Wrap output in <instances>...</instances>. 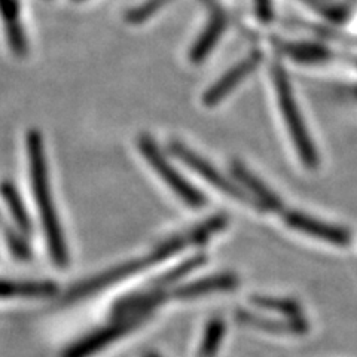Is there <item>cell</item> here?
<instances>
[{"label": "cell", "instance_id": "cell-3", "mask_svg": "<svg viewBox=\"0 0 357 357\" xmlns=\"http://www.w3.org/2000/svg\"><path fill=\"white\" fill-rule=\"evenodd\" d=\"M139 151L149 162L152 169L161 176L162 181L169 185L173 191L181 197L189 207L199 208L206 206V197L201 194L195 186H192L185 177L173 169V165L167 161L162 152L156 146L149 136H140L137 142Z\"/></svg>", "mask_w": 357, "mask_h": 357}, {"label": "cell", "instance_id": "cell-4", "mask_svg": "<svg viewBox=\"0 0 357 357\" xmlns=\"http://www.w3.org/2000/svg\"><path fill=\"white\" fill-rule=\"evenodd\" d=\"M162 262L160 259V256L156 255L155 252H152L151 255L144 256V258L140 259H134V261H128L126 264L116 265L114 268H110L107 271L100 273L94 277H89L86 280L81 282L79 284H76L69 294L66 296L67 303H73V301L77 299H84L89 295L97 294L100 290H103L106 287L114 286L118 282L126 280V278L140 273L142 270H146V268Z\"/></svg>", "mask_w": 357, "mask_h": 357}, {"label": "cell", "instance_id": "cell-2", "mask_svg": "<svg viewBox=\"0 0 357 357\" xmlns=\"http://www.w3.org/2000/svg\"><path fill=\"white\" fill-rule=\"evenodd\" d=\"M273 82L275 86L278 106H280L282 115L284 118L286 126L289 128L290 139H292L296 152L301 161L304 162L307 169H316L319 165V155L314 143L310 137L308 130L304 124V118L294 97L292 86H290L289 77L280 64L273 66Z\"/></svg>", "mask_w": 357, "mask_h": 357}, {"label": "cell", "instance_id": "cell-14", "mask_svg": "<svg viewBox=\"0 0 357 357\" xmlns=\"http://www.w3.org/2000/svg\"><path fill=\"white\" fill-rule=\"evenodd\" d=\"M253 304L258 305L261 308H266V310H275L284 312V314L289 316H298L299 308L292 301H286V299H277V298H266V296H255Z\"/></svg>", "mask_w": 357, "mask_h": 357}, {"label": "cell", "instance_id": "cell-15", "mask_svg": "<svg viewBox=\"0 0 357 357\" xmlns=\"http://www.w3.org/2000/svg\"><path fill=\"white\" fill-rule=\"evenodd\" d=\"M5 236H6V241L9 244V248H10V252H13L17 258H20V259L30 258V248H29L27 241L24 240V234L6 228Z\"/></svg>", "mask_w": 357, "mask_h": 357}, {"label": "cell", "instance_id": "cell-10", "mask_svg": "<svg viewBox=\"0 0 357 357\" xmlns=\"http://www.w3.org/2000/svg\"><path fill=\"white\" fill-rule=\"evenodd\" d=\"M57 292V287L51 282H20L0 278V299L14 298H43Z\"/></svg>", "mask_w": 357, "mask_h": 357}, {"label": "cell", "instance_id": "cell-6", "mask_svg": "<svg viewBox=\"0 0 357 357\" xmlns=\"http://www.w3.org/2000/svg\"><path fill=\"white\" fill-rule=\"evenodd\" d=\"M284 220L290 228L329 244L347 245L351 241V236L347 229L307 216L301 213V211H287L284 215Z\"/></svg>", "mask_w": 357, "mask_h": 357}, {"label": "cell", "instance_id": "cell-1", "mask_svg": "<svg viewBox=\"0 0 357 357\" xmlns=\"http://www.w3.org/2000/svg\"><path fill=\"white\" fill-rule=\"evenodd\" d=\"M27 161L31 194L38 207L50 256L59 268H66L69 265V248H67L57 207H55L43 139L38 130H30L27 134Z\"/></svg>", "mask_w": 357, "mask_h": 357}, {"label": "cell", "instance_id": "cell-9", "mask_svg": "<svg viewBox=\"0 0 357 357\" xmlns=\"http://www.w3.org/2000/svg\"><path fill=\"white\" fill-rule=\"evenodd\" d=\"M238 284V278L231 273H222L218 275H211L207 278H201L191 284H186L176 289L174 295L182 299L197 298L201 295H207L211 292H223V290H232Z\"/></svg>", "mask_w": 357, "mask_h": 357}, {"label": "cell", "instance_id": "cell-12", "mask_svg": "<svg viewBox=\"0 0 357 357\" xmlns=\"http://www.w3.org/2000/svg\"><path fill=\"white\" fill-rule=\"evenodd\" d=\"M0 191H2V197L5 199V204L9 210L10 216H13L14 222L17 223V228L20 229V232L24 234V236H29L31 231V222L26 210V206L22 203V199L15 186L10 185L9 182H5L2 188H0Z\"/></svg>", "mask_w": 357, "mask_h": 357}, {"label": "cell", "instance_id": "cell-11", "mask_svg": "<svg viewBox=\"0 0 357 357\" xmlns=\"http://www.w3.org/2000/svg\"><path fill=\"white\" fill-rule=\"evenodd\" d=\"M225 29H227L225 17L218 14L211 18L208 26L203 31V35H201L198 38V40L194 43L192 51H191V54H189V59H191V61L195 64L204 61V59L211 52V50L216 47V43L219 42Z\"/></svg>", "mask_w": 357, "mask_h": 357}, {"label": "cell", "instance_id": "cell-13", "mask_svg": "<svg viewBox=\"0 0 357 357\" xmlns=\"http://www.w3.org/2000/svg\"><path fill=\"white\" fill-rule=\"evenodd\" d=\"M284 51L289 57L299 63H323L332 57L328 48L316 43H289L284 47Z\"/></svg>", "mask_w": 357, "mask_h": 357}, {"label": "cell", "instance_id": "cell-8", "mask_svg": "<svg viewBox=\"0 0 357 357\" xmlns=\"http://www.w3.org/2000/svg\"><path fill=\"white\" fill-rule=\"evenodd\" d=\"M232 174L237 177V181L243 185V188L250 194V197L256 201L259 208L278 211L282 210L283 203L270 188H268L264 182H261L250 170L245 169L241 162L232 164Z\"/></svg>", "mask_w": 357, "mask_h": 357}, {"label": "cell", "instance_id": "cell-16", "mask_svg": "<svg viewBox=\"0 0 357 357\" xmlns=\"http://www.w3.org/2000/svg\"><path fill=\"white\" fill-rule=\"evenodd\" d=\"M356 96H357V89H356Z\"/></svg>", "mask_w": 357, "mask_h": 357}, {"label": "cell", "instance_id": "cell-5", "mask_svg": "<svg viewBox=\"0 0 357 357\" xmlns=\"http://www.w3.org/2000/svg\"><path fill=\"white\" fill-rule=\"evenodd\" d=\"M170 149H172L173 155H176L178 160H182L189 167V169L194 170L198 176L203 177L207 183L219 189L222 194L229 195L236 199L245 201V204L258 206L248 191H244V189L238 188L236 183L231 182L229 178L223 176L218 169H215L213 165L207 162L204 158H201V156L198 153H195L194 151L186 148L185 144L178 143V142H173L170 144Z\"/></svg>", "mask_w": 357, "mask_h": 357}, {"label": "cell", "instance_id": "cell-7", "mask_svg": "<svg viewBox=\"0 0 357 357\" xmlns=\"http://www.w3.org/2000/svg\"><path fill=\"white\" fill-rule=\"evenodd\" d=\"M259 63H261V54L258 51L252 52L249 57H245L241 63L234 66L232 69L223 75L213 86H210L207 89L203 97V103L208 107L219 105L223 98L228 97V94L232 91V89H236L240 85V82L245 76H249L256 67H258Z\"/></svg>", "mask_w": 357, "mask_h": 357}]
</instances>
